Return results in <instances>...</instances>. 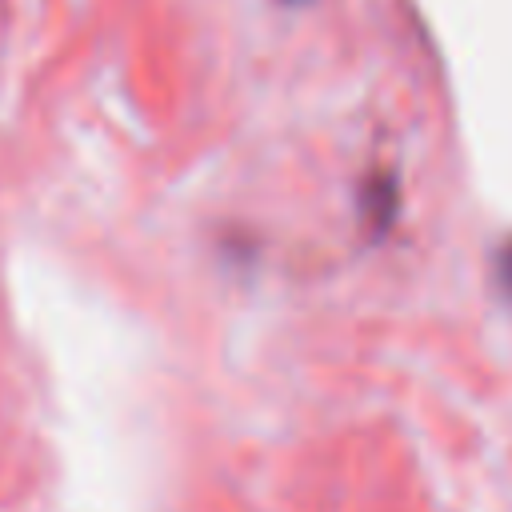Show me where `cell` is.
<instances>
[{
  "label": "cell",
  "mask_w": 512,
  "mask_h": 512,
  "mask_svg": "<svg viewBox=\"0 0 512 512\" xmlns=\"http://www.w3.org/2000/svg\"><path fill=\"white\" fill-rule=\"evenodd\" d=\"M496 276H500V288H504V296L512 300V240L500 248V256H496Z\"/></svg>",
  "instance_id": "1"
}]
</instances>
